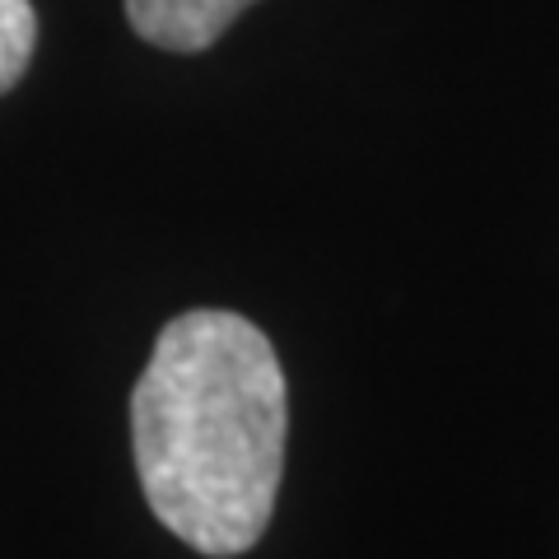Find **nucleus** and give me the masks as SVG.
I'll return each mask as SVG.
<instances>
[{
    "label": "nucleus",
    "mask_w": 559,
    "mask_h": 559,
    "mask_svg": "<svg viewBox=\"0 0 559 559\" xmlns=\"http://www.w3.org/2000/svg\"><path fill=\"white\" fill-rule=\"evenodd\" d=\"M289 396L266 331L224 308L173 318L131 396L135 471L154 518L201 555H242L271 527Z\"/></svg>",
    "instance_id": "nucleus-1"
},
{
    "label": "nucleus",
    "mask_w": 559,
    "mask_h": 559,
    "mask_svg": "<svg viewBox=\"0 0 559 559\" xmlns=\"http://www.w3.org/2000/svg\"><path fill=\"white\" fill-rule=\"evenodd\" d=\"M252 0H127V20L164 51H205Z\"/></svg>",
    "instance_id": "nucleus-2"
},
{
    "label": "nucleus",
    "mask_w": 559,
    "mask_h": 559,
    "mask_svg": "<svg viewBox=\"0 0 559 559\" xmlns=\"http://www.w3.org/2000/svg\"><path fill=\"white\" fill-rule=\"evenodd\" d=\"M38 47V10L33 0H0V94L14 90Z\"/></svg>",
    "instance_id": "nucleus-3"
}]
</instances>
